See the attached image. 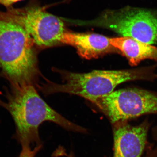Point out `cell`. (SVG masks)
Listing matches in <instances>:
<instances>
[{
	"instance_id": "cell-1",
	"label": "cell",
	"mask_w": 157,
	"mask_h": 157,
	"mask_svg": "<svg viewBox=\"0 0 157 157\" xmlns=\"http://www.w3.org/2000/svg\"><path fill=\"white\" fill-rule=\"evenodd\" d=\"M0 106L6 108L14 120L16 136L21 146L40 145L39 126L46 121L52 122L73 132L85 133L86 130L64 117L41 98L32 84L12 86L6 93Z\"/></svg>"
},
{
	"instance_id": "cell-2",
	"label": "cell",
	"mask_w": 157,
	"mask_h": 157,
	"mask_svg": "<svg viewBox=\"0 0 157 157\" xmlns=\"http://www.w3.org/2000/svg\"><path fill=\"white\" fill-rule=\"evenodd\" d=\"M34 45L24 29L0 11V67L12 86L32 84L37 73Z\"/></svg>"
},
{
	"instance_id": "cell-3",
	"label": "cell",
	"mask_w": 157,
	"mask_h": 157,
	"mask_svg": "<svg viewBox=\"0 0 157 157\" xmlns=\"http://www.w3.org/2000/svg\"><path fill=\"white\" fill-rule=\"evenodd\" d=\"M151 68L122 70H94L90 73H66L63 82L53 84L48 91L63 92L85 98L97 105L102 97L114 91L125 82L154 78L157 75Z\"/></svg>"
},
{
	"instance_id": "cell-4",
	"label": "cell",
	"mask_w": 157,
	"mask_h": 157,
	"mask_svg": "<svg viewBox=\"0 0 157 157\" xmlns=\"http://www.w3.org/2000/svg\"><path fill=\"white\" fill-rule=\"evenodd\" d=\"M65 21L75 25L107 29L121 36L157 44V12L151 9L128 6L105 10L89 20L66 18Z\"/></svg>"
},
{
	"instance_id": "cell-5",
	"label": "cell",
	"mask_w": 157,
	"mask_h": 157,
	"mask_svg": "<svg viewBox=\"0 0 157 157\" xmlns=\"http://www.w3.org/2000/svg\"><path fill=\"white\" fill-rule=\"evenodd\" d=\"M5 12L21 26L34 44L40 47H50L60 43L62 35L66 32L62 18L38 5L32 4L19 9L11 7Z\"/></svg>"
},
{
	"instance_id": "cell-6",
	"label": "cell",
	"mask_w": 157,
	"mask_h": 157,
	"mask_svg": "<svg viewBox=\"0 0 157 157\" xmlns=\"http://www.w3.org/2000/svg\"><path fill=\"white\" fill-rule=\"evenodd\" d=\"M97 106L116 124L140 116L157 113V94L139 89H124L102 97Z\"/></svg>"
},
{
	"instance_id": "cell-7",
	"label": "cell",
	"mask_w": 157,
	"mask_h": 157,
	"mask_svg": "<svg viewBox=\"0 0 157 157\" xmlns=\"http://www.w3.org/2000/svg\"><path fill=\"white\" fill-rule=\"evenodd\" d=\"M115 125L114 157H141L146 145L148 123L133 126L125 122Z\"/></svg>"
},
{
	"instance_id": "cell-8",
	"label": "cell",
	"mask_w": 157,
	"mask_h": 157,
	"mask_svg": "<svg viewBox=\"0 0 157 157\" xmlns=\"http://www.w3.org/2000/svg\"><path fill=\"white\" fill-rule=\"evenodd\" d=\"M60 43L73 46L79 55L86 59L97 58L114 48L109 38L100 34L65 32Z\"/></svg>"
},
{
	"instance_id": "cell-9",
	"label": "cell",
	"mask_w": 157,
	"mask_h": 157,
	"mask_svg": "<svg viewBox=\"0 0 157 157\" xmlns=\"http://www.w3.org/2000/svg\"><path fill=\"white\" fill-rule=\"evenodd\" d=\"M113 48L124 56L130 64L136 66L145 59L157 61V47L129 37L109 38Z\"/></svg>"
},
{
	"instance_id": "cell-10",
	"label": "cell",
	"mask_w": 157,
	"mask_h": 157,
	"mask_svg": "<svg viewBox=\"0 0 157 157\" xmlns=\"http://www.w3.org/2000/svg\"><path fill=\"white\" fill-rule=\"evenodd\" d=\"M22 1L23 0H0V5L9 8L11 7L13 4Z\"/></svg>"
},
{
	"instance_id": "cell-11",
	"label": "cell",
	"mask_w": 157,
	"mask_h": 157,
	"mask_svg": "<svg viewBox=\"0 0 157 157\" xmlns=\"http://www.w3.org/2000/svg\"><path fill=\"white\" fill-rule=\"evenodd\" d=\"M145 157H157V153L156 152H154V153H151Z\"/></svg>"
},
{
	"instance_id": "cell-12",
	"label": "cell",
	"mask_w": 157,
	"mask_h": 157,
	"mask_svg": "<svg viewBox=\"0 0 157 157\" xmlns=\"http://www.w3.org/2000/svg\"><path fill=\"white\" fill-rule=\"evenodd\" d=\"M73 157V155H72V154L70 155V157Z\"/></svg>"
}]
</instances>
